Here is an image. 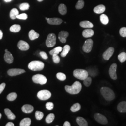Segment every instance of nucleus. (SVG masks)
<instances>
[{
    "instance_id": "09e8293b",
    "label": "nucleus",
    "mask_w": 126,
    "mask_h": 126,
    "mask_svg": "<svg viewBox=\"0 0 126 126\" xmlns=\"http://www.w3.org/2000/svg\"><path fill=\"white\" fill-rule=\"evenodd\" d=\"M71 125L70 123L69 122H68V121H66V122H65L64 123L63 125V126H71Z\"/></svg>"
},
{
    "instance_id": "5fc2aeb1",
    "label": "nucleus",
    "mask_w": 126,
    "mask_h": 126,
    "mask_svg": "<svg viewBox=\"0 0 126 126\" xmlns=\"http://www.w3.org/2000/svg\"><path fill=\"white\" fill-rule=\"evenodd\" d=\"M5 52H7V51H8V50H7V49H6V50H5Z\"/></svg>"
},
{
    "instance_id": "f257e3e1",
    "label": "nucleus",
    "mask_w": 126,
    "mask_h": 126,
    "mask_svg": "<svg viewBox=\"0 0 126 126\" xmlns=\"http://www.w3.org/2000/svg\"><path fill=\"white\" fill-rule=\"evenodd\" d=\"M100 93L105 100L112 101L115 99V95L113 90L108 87H102L100 90Z\"/></svg>"
},
{
    "instance_id": "9b49d317",
    "label": "nucleus",
    "mask_w": 126,
    "mask_h": 126,
    "mask_svg": "<svg viewBox=\"0 0 126 126\" xmlns=\"http://www.w3.org/2000/svg\"><path fill=\"white\" fill-rule=\"evenodd\" d=\"M114 52V49L113 47H109L107 50H106L102 55L103 58L105 60H108L110 59Z\"/></svg>"
},
{
    "instance_id": "393cba45",
    "label": "nucleus",
    "mask_w": 126,
    "mask_h": 126,
    "mask_svg": "<svg viewBox=\"0 0 126 126\" xmlns=\"http://www.w3.org/2000/svg\"><path fill=\"white\" fill-rule=\"evenodd\" d=\"M4 112L5 114L7 115V116L9 120H13L14 119H15L16 118L15 115L9 108H5L4 109Z\"/></svg>"
},
{
    "instance_id": "f8f14e48",
    "label": "nucleus",
    "mask_w": 126,
    "mask_h": 126,
    "mask_svg": "<svg viewBox=\"0 0 126 126\" xmlns=\"http://www.w3.org/2000/svg\"><path fill=\"white\" fill-rule=\"evenodd\" d=\"M25 72V71L22 69H10L8 71V74L10 76H15Z\"/></svg>"
},
{
    "instance_id": "412c9836",
    "label": "nucleus",
    "mask_w": 126,
    "mask_h": 126,
    "mask_svg": "<svg viewBox=\"0 0 126 126\" xmlns=\"http://www.w3.org/2000/svg\"><path fill=\"white\" fill-rule=\"evenodd\" d=\"M106 10V7L103 5H99L96 7H95L94 9V11L95 13L101 14L103 13Z\"/></svg>"
},
{
    "instance_id": "6e6d98bb",
    "label": "nucleus",
    "mask_w": 126,
    "mask_h": 126,
    "mask_svg": "<svg viewBox=\"0 0 126 126\" xmlns=\"http://www.w3.org/2000/svg\"><path fill=\"white\" fill-rule=\"evenodd\" d=\"M38 1H42L43 0H37Z\"/></svg>"
},
{
    "instance_id": "5701e85b",
    "label": "nucleus",
    "mask_w": 126,
    "mask_h": 126,
    "mask_svg": "<svg viewBox=\"0 0 126 126\" xmlns=\"http://www.w3.org/2000/svg\"><path fill=\"white\" fill-rule=\"evenodd\" d=\"M76 122L77 124L79 126H87L88 125L87 121L83 117H77Z\"/></svg>"
},
{
    "instance_id": "9d476101",
    "label": "nucleus",
    "mask_w": 126,
    "mask_h": 126,
    "mask_svg": "<svg viewBox=\"0 0 126 126\" xmlns=\"http://www.w3.org/2000/svg\"><path fill=\"white\" fill-rule=\"evenodd\" d=\"M94 42L92 39H88L85 42L83 46V50L86 53H89L92 49Z\"/></svg>"
},
{
    "instance_id": "cd10ccee",
    "label": "nucleus",
    "mask_w": 126,
    "mask_h": 126,
    "mask_svg": "<svg viewBox=\"0 0 126 126\" xmlns=\"http://www.w3.org/2000/svg\"><path fill=\"white\" fill-rule=\"evenodd\" d=\"M59 11L60 14L64 15L67 13L66 6L64 4H61L59 5Z\"/></svg>"
},
{
    "instance_id": "c85d7f7f",
    "label": "nucleus",
    "mask_w": 126,
    "mask_h": 126,
    "mask_svg": "<svg viewBox=\"0 0 126 126\" xmlns=\"http://www.w3.org/2000/svg\"><path fill=\"white\" fill-rule=\"evenodd\" d=\"M19 15L18 9L14 8L11 10L10 12V17L11 19L14 20L16 18L17 16Z\"/></svg>"
},
{
    "instance_id": "a211bd4d",
    "label": "nucleus",
    "mask_w": 126,
    "mask_h": 126,
    "mask_svg": "<svg viewBox=\"0 0 126 126\" xmlns=\"http://www.w3.org/2000/svg\"><path fill=\"white\" fill-rule=\"evenodd\" d=\"M4 58L5 61L8 63H11L13 62V56L12 54L8 51L5 52Z\"/></svg>"
},
{
    "instance_id": "58836bf2",
    "label": "nucleus",
    "mask_w": 126,
    "mask_h": 126,
    "mask_svg": "<svg viewBox=\"0 0 126 126\" xmlns=\"http://www.w3.org/2000/svg\"><path fill=\"white\" fill-rule=\"evenodd\" d=\"M92 82V79L91 77L88 76L85 80H84V85L86 87H89L91 85Z\"/></svg>"
},
{
    "instance_id": "37998d69",
    "label": "nucleus",
    "mask_w": 126,
    "mask_h": 126,
    "mask_svg": "<svg viewBox=\"0 0 126 126\" xmlns=\"http://www.w3.org/2000/svg\"><path fill=\"white\" fill-rule=\"evenodd\" d=\"M27 18H28V16L27 14L25 13L21 14L20 15L19 14L16 17V18L21 19V20H26Z\"/></svg>"
},
{
    "instance_id": "423d86ee",
    "label": "nucleus",
    "mask_w": 126,
    "mask_h": 126,
    "mask_svg": "<svg viewBox=\"0 0 126 126\" xmlns=\"http://www.w3.org/2000/svg\"><path fill=\"white\" fill-rule=\"evenodd\" d=\"M37 96L41 100H46L51 97V94L49 90H41L38 92Z\"/></svg>"
},
{
    "instance_id": "a18cd8bd",
    "label": "nucleus",
    "mask_w": 126,
    "mask_h": 126,
    "mask_svg": "<svg viewBox=\"0 0 126 126\" xmlns=\"http://www.w3.org/2000/svg\"><path fill=\"white\" fill-rule=\"evenodd\" d=\"M54 108V104L51 102H48L46 104V108L49 110H51L53 109Z\"/></svg>"
},
{
    "instance_id": "864d4df0",
    "label": "nucleus",
    "mask_w": 126,
    "mask_h": 126,
    "mask_svg": "<svg viewBox=\"0 0 126 126\" xmlns=\"http://www.w3.org/2000/svg\"><path fill=\"white\" fill-rule=\"evenodd\" d=\"M1 116H2V115H1V114L0 113V118H1Z\"/></svg>"
},
{
    "instance_id": "8fccbe9b",
    "label": "nucleus",
    "mask_w": 126,
    "mask_h": 126,
    "mask_svg": "<svg viewBox=\"0 0 126 126\" xmlns=\"http://www.w3.org/2000/svg\"><path fill=\"white\" fill-rule=\"evenodd\" d=\"M6 126H14V124L11 122H9L6 125Z\"/></svg>"
},
{
    "instance_id": "603ef678",
    "label": "nucleus",
    "mask_w": 126,
    "mask_h": 126,
    "mask_svg": "<svg viewBox=\"0 0 126 126\" xmlns=\"http://www.w3.org/2000/svg\"><path fill=\"white\" fill-rule=\"evenodd\" d=\"M12 0H4L5 2H9V1H11Z\"/></svg>"
},
{
    "instance_id": "20e7f679",
    "label": "nucleus",
    "mask_w": 126,
    "mask_h": 126,
    "mask_svg": "<svg viewBox=\"0 0 126 126\" xmlns=\"http://www.w3.org/2000/svg\"><path fill=\"white\" fill-rule=\"evenodd\" d=\"M73 74L77 79L81 80H85L87 77L89 76L87 70L81 69H77L75 70L73 72Z\"/></svg>"
},
{
    "instance_id": "bb28decb",
    "label": "nucleus",
    "mask_w": 126,
    "mask_h": 126,
    "mask_svg": "<svg viewBox=\"0 0 126 126\" xmlns=\"http://www.w3.org/2000/svg\"><path fill=\"white\" fill-rule=\"evenodd\" d=\"M31 120L29 118H25L23 119L20 123V126H29L31 124Z\"/></svg>"
},
{
    "instance_id": "4c0bfd02",
    "label": "nucleus",
    "mask_w": 126,
    "mask_h": 126,
    "mask_svg": "<svg viewBox=\"0 0 126 126\" xmlns=\"http://www.w3.org/2000/svg\"><path fill=\"white\" fill-rule=\"evenodd\" d=\"M84 4L85 2L83 0H79L75 6L76 9H81L84 7Z\"/></svg>"
},
{
    "instance_id": "3c124183",
    "label": "nucleus",
    "mask_w": 126,
    "mask_h": 126,
    "mask_svg": "<svg viewBox=\"0 0 126 126\" xmlns=\"http://www.w3.org/2000/svg\"><path fill=\"white\" fill-rule=\"evenodd\" d=\"M3 37V32H2L0 30V39H1Z\"/></svg>"
},
{
    "instance_id": "ea45409f",
    "label": "nucleus",
    "mask_w": 126,
    "mask_h": 126,
    "mask_svg": "<svg viewBox=\"0 0 126 126\" xmlns=\"http://www.w3.org/2000/svg\"><path fill=\"white\" fill-rule=\"evenodd\" d=\"M30 5L28 3H23L19 6V8L21 10H26L29 9Z\"/></svg>"
},
{
    "instance_id": "6e6552de",
    "label": "nucleus",
    "mask_w": 126,
    "mask_h": 126,
    "mask_svg": "<svg viewBox=\"0 0 126 126\" xmlns=\"http://www.w3.org/2000/svg\"><path fill=\"white\" fill-rule=\"evenodd\" d=\"M117 64L116 63H113L110 66L109 69V75L111 78L113 80H116L117 79L116 71H117Z\"/></svg>"
},
{
    "instance_id": "ddd939ff",
    "label": "nucleus",
    "mask_w": 126,
    "mask_h": 126,
    "mask_svg": "<svg viewBox=\"0 0 126 126\" xmlns=\"http://www.w3.org/2000/svg\"><path fill=\"white\" fill-rule=\"evenodd\" d=\"M45 19L47 20V23L50 25H60L63 22V20L60 18H48L46 17Z\"/></svg>"
},
{
    "instance_id": "6ab92c4d",
    "label": "nucleus",
    "mask_w": 126,
    "mask_h": 126,
    "mask_svg": "<svg viewBox=\"0 0 126 126\" xmlns=\"http://www.w3.org/2000/svg\"><path fill=\"white\" fill-rule=\"evenodd\" d=\"M94 31L90 28L85 30L82 32V35L85 38H89L93 36L94 35Z\"/></svg>"
},
{
    "instance_id": "79ce46f5",
    "label": "nucleus",
    "mask_w": 126,
    "mask_h": 126,
    "mask_svg": "<svg viewBox=\"0 0 126 126\" xmlns=\"http://www.w3.org/2000/svg\"><path fill=\"white\" fill-rule=\"evenodd\" d=\"M120 34L123 37H126V27H122L120 30Z\"/></svg>"
},
{
    "instance_id": "4be33fe9",
    "label": "nucleus",
    "mask_w": 126,
    "mask_h": 126,
    "mask_svg": "<svg viewBox=\"0 0 126 126\" xmlns=\"http://www.w3.org/2000/svg\"><path fill=\"white\" fill-rule=\"evenodd\" d=\"M87 71L88 72L89 75L93 77L96 76L99 73L98 69L97 68H94V67L88 68V70Z\"/></svg>"
},
{
    "instance_id": "a878e982",
    "label": "nucleus",
    "mask_w": 126,
    "mask_h": 126,
    "mask_svg": "<svg viewBox=\"0 0 126 126\" xmlns=\"http://www.w3.org/2000/svg\"><path fill=\"white\" fill-rule=\"evenodd\" d=\"M71 50V47L69 45H65L63 48V50H62L61 53V56L63 58L65 57L70 50Z\"/></svg>"
},
{
    "instance_id": "2eb2a0df",
    "label": "nucleus",
    "mask_w": 126,
    "mask_h": 126,
    "mask_svg": "<svg viewBox=\"0 0 126 126\" xmlns=\"http://www.w3.org/2000/svg\"><path fill=\"white\" fill-rule=\"evenodd\" d=\"M69 36V33L66 31H61L59 34V39L62 43H65L66 42V38Z\"/></svg>"
},
{
    "instance_id": "e433bc0d",
    "label": "nucleus",
    "mask_w": 126,
    "mask_h": 126,
    "mask_svg": "<svg viewBox=\"0 0 126 126\" xmlns=\"http://www.w3.org/2000/svg\"><path fill=\"white\" fill-rule=\"evenodd\" d=\"M56 76L57 79L60 81H64L66 79V75L62 72H58Z\"/></svg>"
},
{
    "instance_id": "dca6fc26",
    "label": "nucleus",
    "mask_w": 126,
    "mask_h": 126,
    "mask_svg": "<svg viewBox=\"0 0 126 126\" xmlns=\"http://www.w3.org/2000/svg\"><path fill=\"white\" fill-rule=\"evenodd\" d=\"M22 110L23 113H30L33 111L34 107L31 105L26 104L23 105L22 107Z\"/></svg>"
},
{
    "instance_id": "a19ab883",
    "label": "nucleus",
    "mask_w": 126,
    "mask_h": 126,
    "mask_svg": "<svg viewBox=\"0 0 126 126\" xmlns=\"http://www.w3.org/2000/svg\"><path fill=\"white\" fill-rule=\"evenodd\" d=\"M44 113L40 111H36L35 113V116L37 120L40 121L41 120H42L43 119V118L44 117Z\"/></svg>"
},
{
    "instance_id": "39448f33",
    "label": "nucleus",
    "mask_w": 126,
    "mask_h": 126,
    "mask_svg": "<svg viewBox=\"0 0 126 126\" xmlns=\"http://www.w3.org/2000/svg\"><path fill=\"white\" fill-rule=\"evenodd\" d=\"M32 80L35 83L39 84L42 85H45L47 82L46 77L40 74H37L32 77Z\"/></svg>"
},
{
    "instance_id": "c9c22d12",
    "label": "nucleus",
    "mask_w": 126,
    "mask_h": 126,
    "mask_svg": "<svg viewBox=\"0 0 126 126\" xmlns=\"http://www.w3.org/2000/svg\"><path fill=\"white\" fill-rule=\"evenodd\" d=\"M55 115L53 113H50L48 114L45 119V121L47 123H50L54 121Z\"/></svg>"
},
{
    "instance_id": "aec40b11",
    "label": "nucleus",
    "mask_w": 126,
    "mask_h": 126,
    "mask_svg": "<svg viewBox=\"0 0 126 126\" xmlns=\"http://www.w3.org/2000/svg\"><path fill=\"white\" fill-rule=\"evenodd\" d=\"M29 37L31 40H34L39 37V34L34 30H32L29 33Z\"/></svg>"
},
{
    "instance_id": "7ed1b4c3",
    "label": "nucleus",
    "mask_w": 126,
    "mask_h": 126,
    "mask_svg": "<svg viewBox=\"0 0 126 126\" xmlns=\"http://www.w3.org/2000/svg\"><path fill=\"white\" fill-rule=\"evenodd\" d=\"M45 64L40 61L35 60L28 64V68L33 71H40L44 68Z\"/></svg>"
},
{
    "instance_id": "de8ad7c7",
    "label": "nucleus",
    "mask_w": 126,
    "mask_h": 126,
    "mask_svg": "<svg viewBox=\"0 0 126 126\" xmlns=\"http://www.w3.org/2000/svg\"><path fill=\"white\" fill-rule=\"evenodd\" d=\"M5 86H6V84L4 83H3L0 85V94L3 92V91L4 89Z\"/></svg>"
},
{
    "instance_id": "4468645a",
    "label": "nucleus",
    "mask_w": 126,
    "mask_h": 126,
    "mask_svg": "<svg viewBox=\"0 0 126 126\" xmlns=\"http://www.w3.org/2000/svg\"><path fill=\"white\" fill-rule=\"evenodd\" d=\"M17 46L20 50L23 51H26L29 50L30 48L29 45L25 41L23 40L19 41Z\"/></svg>"
},
{
    "instance_id": "72a5a7b5",
    "label": "nucleus",
    "mask_w": 126,
    "mask_h": 126,
    "mask_svg": "<svg viewBox=\"0 0 126 126\" xmlns=\"http://www.w3.org/2000/svg\"><path fill=\"white\" fill-rule=\"evenodd\" d=\"M17 97V94L16 93H11L8 95L7 96V99L8 100H9L10 101H13L14 100H15L16 99Z\"/></svg>"
},
{
    "instance_id": "0eeeda50",
    "label": "nucleus",
    "mask_w": 126,
    "mask_h": 126,
    "mask_svg": "<svg viewBox=\"0 0 126 126\" xmlns=\"http://www.w3.org/2000/svg\"><path fill=\"white\" fill-rule=\"evenodd\" d=\"M56 36L53 33L48 35L46 40V45L48 47H52L56 45Z\"/></svg>"
},
{
    "instance_id": "7c9ffc66",
    "label": "nucleus",
    "mask_w": 126,
    "mask_h": 126,
    "mask_svg": "<svg viewBox=\"0 0 126 126\" xmlns=\"http://www.w3.org/2000/svg\"><path fill=\"white\" fill-rule=\"evenodd\" d=\"M100 21L101 23L104 25H107L108 23L109 20H108V16L105 14H102L100 16Z\"/></svg>"
},
{
    "instance_id": "f03ea898",
    "label": "nucleus",
    "mask_w": 126,
    "mask_h": 126,
    "mask_svg": "<svg viewBox=\"0 0 126 126\" xmlns=\"http://www.w3.org/2000/svg\"><path fill=\"white\" fill-rule=\"evenodd\" d=\"M82 89L81 83L79 81H75L72 86H65V90L70 94H79Z\"/></svg>"
},
{
    "instance_id": "49530a36",
    "label": "nucleus",
    "mask_w": 126,
    "mask_h": 126,
    "mask_svg": "<svg viewBox=\"0 0 126 126\" xmlns=\"http://www.w3.org/2000/svg\"><path fill=\"white\" fill-rule=\"evenodd\" d=\"M40 55L41 57L45 60H46L48 58L47 54H46V52L44 51H41L40 52Z\"/></svg>"
},
{
    "instance_id": "c03bdc74",
    "label": "nucleus",
    "mask_w": 126,
    "mask_h": 126,
    "mask_svg": "<svg viewBox=\"0 0 126 126\" xmlns=\"http://www.w3.org/2000/svg\"><path fill=\"white\" fill-rule=\"evenodd\" d=\"M52 59L54 63H59L60 61V58L59 57L58 55H52Z\"/></svg>"
},
{
    "instance_id": "f704fd0d",
    "label": "nucleus",
    "mask_w": 126,
    "mask_h": 126,
    "mask_svg": "<svg viewBox=\"0 0 126 126\" xmlns=\"http://www.w3.org/2000/svg\"><path fill=\"white\" fill-rule=\"evenodd\" d=\"M118 59L121 62L123 63L126 60V53L125 52H122L119 54L118 56Z\"/></svg>"
},
{
    "instance_id": "b1692460",
    "label": "nucleus",
    "mask_w": 126,
    "mask_h": 126,
    "mask_svg": "<svg viewBox=\"0 0 126 126\" xmlns=\"http://www.w3.org/2000/svg\"><path fill=\"white\" fill-rule=\"evenodd\" d=\"M79 25L81 27L84 28H87V29H89V28L91 29L94 27L93 24L88 21H84L81 22L79 23Z\"/></svg>"
},
{
    "instance_id": "f3484780",
    "label": "nucleus",
    "mask_w": 126,
    "mask_h": 126,
    "mask_svg": "<svg viewBox=\"0 0 126 126\" xmlns=\"http://www.w3.org/2000/svg\"><path fill=\"white\" fill-rule=\"evenodd\" d=\"M117 110L120 113H126V101H122L118 104Z\"/></svg>"
},
{
    "instance_id": "473e14b6",
    "label": "nucleus",
    "mask_w": 126,
    "mask_h": 126,
    "mask_svg": "<svg viewBox=\"0 0 126 126\" xmlns=\"http://www.w3.org/2000/svg\"><path fill=\"white\" fill-rule=\"evenodd\" d=\"M21 29V27L20 25L14 24L12 26H11L10 28V31L12 32L16 33L20 32Z\"/></svg>"
},
{
    "instance_id": "2f4dec72",
    "label": "nucleus",
    "mask_w": 126,
    "mask_h": 126,
    "mask_svg": "<svg viewBox=\"0 0 126 126\" xmlns=\"http://www.w3.org/2000/svg\"><path fill=\"white\" fill-rule=\"evenodd\" d=\"M81 109V105L80 104L76 103L72 105L71 108V111L75 113L79 111Z\"/></svg>"
},
{
    "instance_id": "c756f323",
    "label": "nucleus",
    "mask_w": 126,
    "mask_h": 126,
    "mask_svg": "<svg viewBox=\"0 0 126 126\" xmlns=\"http://www.w3.org/2000/svg\"><path fill=\"white\" fill-rule=\"evenodd\" d=\"M62 50L63 48L62 47L58 46L55 48L53 50H51L49 52V53L52 56L53 55H58L61 51H62Z\"/></svg>"
},
{
    "instance_id": "1a4fd4ad",
    "label": "nucleus",
    "mask_w": 126,
    "mask_h": 126,
    "mask_svg": "<svg viewBox=\"0 0 126 126\" xmlns=\"http://www.w3.org/2000/svg\"><path fill=\"white\" fill-rule=\"evenodd\" d=\"M94 118L95 120L99 124L106 125L108 123L107 118L99 113H95L94 115Z\"/></svg>"
}]
</instances>
